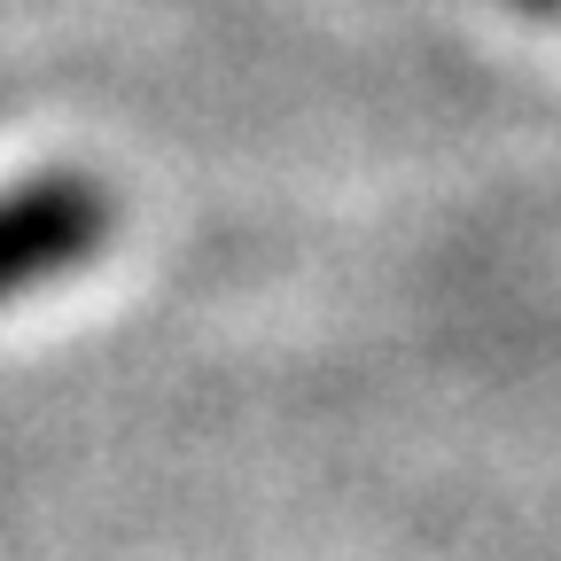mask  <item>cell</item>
<instances>
[{
	"label": "cell",
	"instance_id": "cell-1",
	"mask_svg": "<svg viewBox=\"0 0 561 561\" xmlns=\"http://www.w3.org/2000/svg\"><path fill=\"white\" fill-rule=\"evenodd\" d=\"M117 234V195L94 172H32L0 187V305L87 273Z\"/></svg>",
	"mask_w": 561,
	"mask_h": 561
},
{
	"label": "cell",
	"instance_id": "cell-2",
	"mask_svg": "<svg viewBox=\"0 0 561 561\" xmlns=\"http://www.w3.org/2000/svg\"><path fill=\"white\" fill-rule=\"evenodd\" d=\"M523 9H538V16H561V0H523Z\"/></svg>",
	"mask_w": 561,
	"mask_h": 561
}]
</instances>
